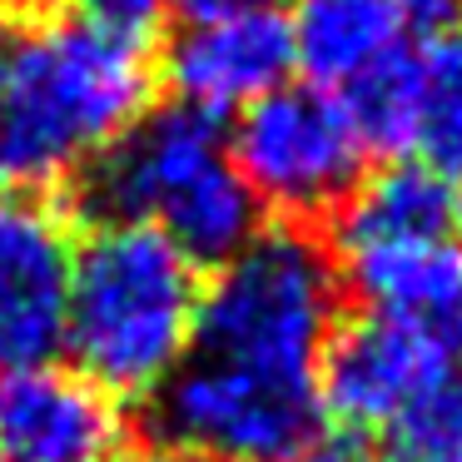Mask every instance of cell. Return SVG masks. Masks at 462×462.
<instances>
[{
	"mask_svg": "<svg viewBox=\"0 0 462 462\" xmlns=\"http://www.w3.org/2000/svg\"><path fill=\"white\" fill-rule=\"evenodd\" d=\"M0 5H15V0H0Z\"/></svg>",
	"mask_w": 462,
	"mask_h": 462,
	"instance_id": "22",
	"label": "cell"
},
{
	"mask_svg": "<svg viewBox=\"0 0 462 462\" xmlns=\"http://www.w3.org/2000/svg\"><path fill=\"white\" fill-rule=\"evenodd\" d=\"M303 462H373L368 452H358L353 442H333V448H313Z\"/></svg>",
	"mask_w": 462,
	"mask_h": 462,
	"instance_id": "19",
	"label": "cell"
},
{
	"mask_svg": "<svg viewBox=\"0 0 462 462\" xmlns=\"http://www.w3.org/2000/svg\"><path fill=\"white\" fill-rule=\"evenodd\" d=\"M412 154L448 184L462 180V41H452V35L422 41V95L418 125H412Z\"/></svg>",
	"mask_w": 462,
	"mask_h": 462,
	"instance_id": "15",
	"label": "cell"
},
{
	"mask_svg": "<svg viewBox=\"0 0 462 462\" xmlns=\"http://www.w3.org/2000/svg\"><path fill=\"white\" fill-rule=\"evenodd\" d=\"M452 184L418 160H398L363 184L333 214V249L368 239H422V234H452Z\"/></svg>",
	"mask_w": 462,
	"mask_h": 462,
	"instance_id": "13",
	"label": "cell"
},
{
	"mask_svg": "<svg viewBox=\"0 0 462 462\" xmlns=\"http://www.w3.org/2000/svg\"><path fill=\"white\" fill-rule=\"evenodd\" d=\"M343 283L333 254L313 234L259 229L199 289L184 358L289 388H319V363L338 328Z\"/></svg>",
	"mask_w": 462,
	"mask_h": 462,
	"instance_id": "3",
	"label": "cell"
},
{
	"mask_svg": "<svg viewBox=\"0 0 462 462\" xmlns=\"http://www.w3.org/2000/svg\"><path fill=\"white\" fill-rule=\"evenodd\" d=\"M333 269L343 289L368 303V313L442 328L462 309V244L452 234L338 244Z\"/></svg>",
	"mask_w": 462,
	"mask_h": 462,
	"instance_id": "11",
	"label": "cell"
},
{
	"mask_svg": "<svg viewBox=\"0 0 462 462\" xmlns=\"http://www.w3.org/2000/svg\"><path fill=\"white\" fill-rule=\"evenodd\" d=\"M0 462H5V457H0Z\"/></svg>",
	"mask_w": 462,
	"mask_h": 462,
	"instance_id": "23",
	"label": "cell"
},
{
	"mask_svg": "<svg viewBox=\"0 0 462 462\" xmlns=\"http://www.w3.org/2000/svg\"><path fill=\"white\" fill-rule=\"evenodd\" d=\"M90 199L110 219L160 229L194 263L234 259L259 234L263 214L234 170L219 120H204L184 105L140 115L95 160Z\"/></svg>",
	"mask_w": 462,
	"mask_h": 462,
	"instance_id": "4",
	"label": "cell"
},
{
	"mask_svg": "<svg viewBox=\"0 0 462 462\" xmlns=\"http://www.w3.org/2000/svg\"><path fill=\"white\" fill-rule=\"evenodd\" d=\"M229 154L254 204L273 209L293 229L338 214L363 184L368 160L343 100L313 85H279L249 105L229 134Z\"/></svg>",
	"mask_w": 462,
	"mask_h": 462,
	"instance_id": "5",
	"label": "cell"
},
{
	"mask_svg": "<svg viewBox=\"0 0 462 462\" xmlns=\"http://www.w3.org/2000/svg\"><path fill=\"white\" fill-rule=\"evenodd\" d=\"M289 70L293 45L283 11L194 21L164 51V80L174 90V105L204 115V120L244 115L263 95L289 85Z\"/></svg>",
	"mask_w": 462,
	"mask_h": 462,
	"instance_id": "10",
	"label": "cell"
},
{
	"mask_svg": "<svg viewBox=\"0 0 462 462\" xmlns=\"http://www.w3.org/2000/svg\"><path fill=\"white\" fill-rule=\"evenodd\" d=\"M457 15H462V11H457Z\"/></svg>",
	"mask_w": 462,
	"mask_h": 462,
	"instance_id": "24",
	"label": "cell"
},
{
	"mask_svg": "<svg viewBox=\"0 0 462 462\" xmlns=\"http://www.w3.org/2000/svg\"><path fill=\"white\" fill-rule=\"evenodd\" d=\"M199 289V263L160 229L105 219L75 244L60 338L70 368L110 398H154L189 353Z\"/></svg>",
	"mask_w": 462,
	"mask_h": 462,
	"instance_id": "2",
	"label": "cell"
},
{
	"mask_svg": "<svg viewBox=\"0 0 462 462\" xmlns=\"http://www.w3.org/2000/svg\"><path fill=\"white\" fill-rule=\"evenodd\" d=\"M150 110V65L70 15L0 31V189L41 194Z\"/></svg>",
	"mask_w": 462,
	"mask_h": 462,
	"instance_id": "1",
	"label": "cell"
},
{
	"mask_svg": "<svg viewBox=\"0 0 462 462\" xmlns=\"http://www.w3.org/2000/svg\"><path fill=\"white\" fill-rule=\"evenodd\" d=\"M452 368L457 358L432 323L388 319V313L348 319L333 328L319 363L323 418L358 442H378V432Z\"/></svg>",
	"mask_w": 462,
	"mask_h": 462,
	"instance_id": "7",
	"label": "cell"
},
{
	"mask_svg": "<svg viewBox=\"0 0 462 462\" xmlns=\"http://www.w3.org/2000/svg\"><path fill=\"white\" fill-rule=\"evenodd\" d=\"M154 448L199 462H303L323 448L319 388L259 383L184 358L150 398Z\"/></svg>",
	"mask_w": 462,
	"mask_h": 462,
	"instance_id": "6",
	"label": "cell"
},
{
	"mask_svg": "<svg viewBox=\"0 0 462 462\" xmlns=\"http://www.w3.org/2000/svg\"><path fill=\"white\" fill-rule=\"evenodd\" d=\"M70 263V219L41 194L0 189V373L60 353Z\"/></svg>",
	"mask_w": 462,
	"mask_h": 462,
	"instance_id": "8",
	"label": "cell"
},
{
	"mask_svg": "<svg viewBox=\"0 0 462 462\" xmlns=\"http://www.w3.org/2000/svg\"><path fill=\"white\" fill-rule=\"evenodd\" d=\"M289 45L313 90L343 95L412 41L402 0H293Z\"/></svg>",
	"mask_w": 462,
	"mask_h": 462,
	"instance_id": "12",
	"label": "cell"
},
{
	"mask_svg": "<svg viewBox=\"0 0 462 462\" xmlns=\"http://www.w3.org/2000/svg\"><path fill=\"white\" fill-rule=\"evenodd\" d=\"M373 448L383 462H462V368L408 402Z\"/></svg>",
	"mask_w": 462,
	"mask_h": 462,
	"instance_id": "16",
	"label": "cell"
},
{
	"mask_svg": "<svg viewBox=\"0 0 462 462\" xmlns=\"http://www.w3.org/2000/svg\"><path fill=\"white\" fill-rule=\"evenodd\" d=\"M448 229H452V239L462 244V180H457V189H452V224Z\"/></svg>",
	"mask_w": 462,
	"mask_h": 462,
	"instance_id": "20",
	"label": "cell"
},
{
	"mask_svg": "<svg viewBox=\"0 0 462 462\" xmlns=\"http://www.w3.org/2000/svg\"><path fill=\"white\" fill-rule=\"evenodd\" d=\"M125 408L70 363L0 373V457L5 462H115L125 452Z\"/></svg>",
	"mask_w": 462,
	"mask_h": 462,
	"instance_id": "9",
	"label": "cell"
},
{
	"mask_svg": "<svg viewBox=\"0 0 462 462\" xmlns=\"http://www.w3.org/2000/svg\"><path fill=\"white\" fill-rule=\"evenodd\" d=\"M418 95H422V41H408L398 55L368 70L358 85L338 95L358 130L363 150L398 154L412 150V125H418Z\"/></svg>",
	"mask_w": 462,
	"mask_h": 462,
	"instance_id": "14",
	"label": "cell"
},
{
	"mask_svg": "<svg viewBox=\"0 0 462 462\" xmlns=\"http://www.w3.org/2000/svg\"><path fill=\"white\" fill-rule=\"evenodd\" d=\"M65 15L80 31L150 60V51L170 25V0H65Z\"/></svg>",
	"mask_w": 462,
	"mask_h": 462,
	"instance_id": "17",
	"label": "cell"
},
{
	"mask_svg": "<svg viewBox=\"0 0 462 462\" xmlns=\"http://www.w3.org/2000/svg\"><path fill=\"white\" fill-rule=\"evenodd\" d=\"M140 462H199V457H184V452H164V448H154V452H144Z\"/></svg>",
	"mask_w": 462,
	"mask_h": 462,
	"instance_id": "21",
	"label": "cell"
},
{
	"mask_svg": "<svg viewBox=\"0 0 462 462\" xmlns=\"http://www.w3.org/2000/svg\"><path fill=\"white\" fill-rule=\"evenodd\" d=\"M293 0H170V15L184 25L194 21H224V15H259V11H283Z\"/></svg>",
	"mask_w": 462,
	"mask_h": 462,
	"instance_id": "18",
	"label": "cell"
}]
</instances>
